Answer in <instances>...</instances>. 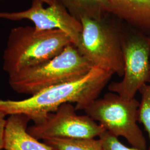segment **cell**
I'll return each instance as SVG.
<instances>
[{
  "label": "cell",
  "instance_id": "obj_14",
  "mask_svg": "<svg viewBox=\"0 0 150 150\" xmlns=\"http://www.w3.org/2000/svg\"><path fill=\"white\" fill-rule=\"evenodd\" d=\"M102 141L105 150H141L134 147H129L123 145L118 137L115 136L106 130L99 137Z\"/></svg>",
  "mask_w": 150,
  "mask_h": 150
},
{
  "label": "cell",
  "instance_id": "obj_5",
  "mask_svg": "<svg viewBox=\"0 0 150 150\" xmlns=\"http://www.w3.org/2000/svg\"><path fill=\"white\" fill-rule=\"evenodd\" d=\"M82 32L77 48L93 66L110 71L122 77L124 74L122 35L106 18L81 19Z\"/></svg>",
  "mask_w": 150,
  "mask_h": 150
},
{
  "label": "cell",
  "instance_id": "obj_12",
  "mask_svg": "<svg viewBox=\"0 0 150 150\" xmlns=\"http://www.w3.org/2000/svg\"><path fill=\"white\" fill-rule=\"evenodd\" d=\"M43 142L54 150H105L100 139H52Z\"/></svg>",
  "mask_w": 150,
  "mask_h": 150
},
{
  "label": "cell",
  "instance_id": "obj_9",
  "mask_svg": "<svg viewBox=\"0 0 150 150\" xmlns=\"http://www.w3.org/2000/svg\"><path fill=\"white\" fill-rule=\"evenodd\" d=\"M30 118L22 114L9 115L5 135V150H54L27 132Z\"/></svg>",
  "mask_w": 150,
  "mask_h": 150
},
{
  "label": "cell",
  "instance_id": "obj_15",
  "mask_svg": "<svg viewBox=\"0 0 150 150\" xmlns=\"http://www.w3.org/2000/svg\"><path fill=\"white\" fill-rule=\"evenodd\" d=\"M6 116L5 113L0 110V150L4 149L5 135L7 124Z\"/></svg>",
  "mask_w": 150,
  "mask_h": 150
},
{
  "label": "cell",
  "instance_id": "obj_8",
  "mask_svg": "<svg viewBox=\"0 0 150 150\" xmlns=\"http://www.w3.org/2000/svg\"><path fill=\"white\" fill-rule=\"evenodd\" d=\"M42 0H32L31 5L25 11L0 12V18L12 21L28 20L40 30H59L67 34L76 47L80 41L82 25L57 1L43 7Z\"/></svg>",
  "mask_w": 150,
  "mask_h": 150
},
{
  "label": "cell",
  "instance_id": "obj_16",
  "mask_svg": "<svg viewBox=\"0 0 150 150\" xmlns=\"http://www.w3.org/2000/svg\"><path fill=\"white\" fill-rule=\"evenodd\" d=\"M42 1L44 3H46L47 4H48V5L54 4L56 1V0H42Z\"/></svg>",
  "mask_w": 150,
  "mask_h": 150
},
{
  "label": "cell",
  "instance_id": "obj_4",
  "mask_svg": "<svg viewBox=\"0 0 150 150\" xmlns=\"http://www.w3.org/2000/svg\"><path fill=\"white\" fill-rule=\"evenodd\" d=\"M139 106L135 98L126 99L110 92L83 111L115 136L125 138L132 147L147 150L146 140L137 124Z\"/></svg>",
  "mask_w": 150,
  "mask_h": 150
},
{
  "label": "cell",
  "instance_id": "obj_17",
  "mask_svg": "<svg viewBox=\"0 0 150 150\" xmlns=\"http://www.w3.org/2000/svg\"><path fill=\"white\" fill-rule=\"evenodd\" d=\"M149 44H150V36L149 37Z\"/></svg>",
  "mask_w": 150,
  "mask_h": 150
},
{
  "label": "cell",
  "instance_id": "obj_6",
  "mask_svg": "<svg viewBox=\"0 0 150 150\" xmlns=\"http://www.w3.org/2000/svg\"><path fill=\"white\" fill-rule=\"evenodd\" d=\"M72 103L62 105L41 121L28 127L27 132L35 139H93L100 137L105 128L88 115H79Z\"/></svg>",
  "mask_w": 150,
  "mask_h": 150
},
{
  "label": "cell",
  "instance_id": "obj_10",
  "mask_svg": "<svg viewBox=\"0 0 150 150\" xmlns=\"http://www.w3.org/2000/svg\"><path fill=\"white\" fill-rule=\"evenodd\" d=\"M113 14L137 27L150 30V0H108Z\"/></svg>",
  "mask_w": 150,
  "mask_h": 150
},
{
  "label": "cell",
  "instance_id": "obj_3",
  "mask_svg": "<svg viewBox=\"0 0 150 150\" xmlns=\"http://www.w3.org/2000/svg\"><path fill=\"white\" fill-rule=\"evenodd\" d=\"M92 67L71 43L48 61L9 76L8 83L17 93L32 96L48 87L80 78Z\"/></svg>",
  "mask_w": 150,
  "mask_h": 150
},
{
  "label": "cell",
  "instance_id": "obj_11",
  "mask_svg": "<svg viewBox=\"0 0 150 150\" xmlns=\"http://www.w3.org/2000/svg\"><path fill=\"white\" fill-rule=\"evenodd\" d=\"M77 20L83 18L95 20L105 18L113 14L108 0H56Z\"/></svg>",
  "mask_w": 150,
  "mask_h": 150
},
{
  "label": "cell",
  "instance_id": "obj_1",
  "mask_svg": "<svg viewBox=\"0 0 150 150\" xmlns=\"http://www.w3.org/2000/svg\"><path fill=\"white\" fill-rule=\"evenodd\" d=\"M113 75L110 71L93 67L80 78L48 87L26 99L0 100V110L8 116L25 115L34 123L66 103H75L76 110H84L98 98Z\"/></svg>",
  "mask_w": 150,
  "mask_h": 150
},
{
  "label": "cell",
  "instance_id": "obj_7",
  "mask_svg": "<svg viewBox=\"0 0 150 150\" xmlns=\"http://www.w3.org/2000/svg\"><path fill=\"white\" fill-rule=\"evenodd\" d=\"M124 74L122 80L108 87L111 92L126 99L134 98L136 93L150 82V48L149 37L134 33L122 35Z\"/></svg>",
  "mask_w": 150,
  "mask_h": 150
},
{
  "label": "cell",
  "instance_id": "obj_2",
  "mask_svg": "<svg viewBox=\"0 0 150 150\" xmlns=\"http://www.w3.org/2000/svg\"><path fill=\"white\" fill-rule=\"evenodd\" d=\"M72 42L59 30H40L19 26L9 33L3 54L2 69L8 76L53 59Z\"/></svg>",
  "mask_w": 150,
  "mask_h": 150
},
{
  "label": "cell",
  "instance_id": "obj_13",
  "mask_svg": "<svg viewBox=\"0 0 150 150\" xmlns=\"http://www.w3.org/2000/svg\"><path fill=\"white\" fill-rule=\"evenodd\" d=\"M141 95L138 111V120L146 131L150 139V146L147 150H150V85H145L139 91Z\"/></svg>",
  "mask_w": 150,
  "mask_h": 150
}]
</instances>
